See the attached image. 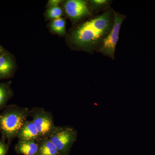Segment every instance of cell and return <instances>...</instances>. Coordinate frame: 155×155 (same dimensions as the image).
Segmentation results:
<instances>
[{"label":"cell","mask_w":155,"mask_h":155,"mask_svg":"<svg viewBox=\"0 0 155 155\" xmlns=\"http://www.w3.org/2000/svg\"><path fill=\"white\" fill-rule=\"evenodd\" d=\"M8 145H9V144L6 143L5 139L3 137H2V138L0 140V152L3 149H4Z\"/></svg>","instance_id":"obj_14"},{"label":"cell","mask_w":155,"mask_h":155,"mask_svg":"<svg viewBox=\"0 0 155 155\" xmlns=\"http://www.w3.org/2000/svg\"><path fill=\"white\" fill-rule=\"evenodd\" d=\"M66 14L70 18L78 19L89 13L87 3L81 0H69L64 5Z\"/></svg>","instance_id":"obj_6"},{"label":"cell","mask_w":155,"mask_h":155,"mask_svg":"<svg viewBox=\"0 0 155 155\" xmlns=\"http://www.w3.org/2000/svg\"><path fill=\"white\" fill-rule=\"evenodd\" d=\"M10 85L9 82L0 83V110L7 107V103L13 96Z\"/></svg>","instance_id":"obj_11"},{"label":"cell","mask_w":155,"mask_h":155,"mask_svg":"<svg viewBox=\"0 0 155 155\" xmlns=\"http://www.w3.org/2000/svg\"><path fill=\"white\" fill-rule=\"evenodd\" d=\"M62 1L61 0H50L48 2V5L51 8L54 7H58Z\"/></svg>","instance_id":"obj_15"},{"label":"cell","mask_w":155,"mask_h":155,"mask_svg":"<svg viewBox=\"0 0 155 155\" xmlns=\"http://www.w3.org/2000/svg\"><path fill=\"white\" fill-rule=\"evenodd\" d=\"M123 20V18L120 15H116L115 16L113 28L108 36L105 38L102 47L100 50L101 52L111 58L114 57L115 48L119 38V31Z\"/></svg>","instance_id":"obj_5"},{"label":"cell","mask_w":155,"mask_h":155,"mask_svg":"<svg viewBox=\"0 0 155 155\" xmlns=\"http://www.w3.org/2000/svg\"><path fill=\"white\" fill-rule=\"evenodd\" d=\"M9 145L6 147L4 149H3L2 151L0 152V155H6L8 151Z\"/></svg>","instance_id":"obj_17"},{"label":"cell","mask_w":155,"mask_h":155,"mask_svg":"<svg viewBox=\"0 0 155 155\" xmlns=\"http://www.w3.org/2000/svg\"><path fill=\"white\" fill-rule=\"evenodd\" d=\"M28 108L16 105L6 107L0 114V133L10 144L17 137L22 125L29 116Z\"/></svg>","instance_id":"obj_2"},{"label":"cell","mask_w":155,"mask_h":155,"mask_svg":"<svg viewBox=\"0 0 155 155\" xmlns=\"http://www.w3.org/2000/svg\"><path fill=\"white\" fill-rule=\"evenodd\" d=\"M107 2L106 0H93L91 1V3L96 6H101L105 5Z\"/></svg>","instance_id":"obj_16"},{"label":"cell","mask_w":155,"mask_h":155,"mask_svg":"<svg viewBox=\"0 0 155 155\" xmlns=\"http://www.w3.org/2000/svg\"><path fill=\"white\" fill-rule=\"evenodd\" d=\"M77 131L69 126H56L48 138L61 155H68L77 138Z\"/></svg>","instance_id":"obj_3"},{"label":"cell","mask_w":155,"mask_h":155,"mask_svg":"<svg viewBox=\"0 0 155 155\" xmlns=\"http://www.w3.org/2000/svg\"><path fill=\"white\" fill-rule=\"evenodd\" d=\"M63 14L62 9L59 6L52 7L47 11V16L49 19H55L61 18Z\"/></svg>","instance_id":"obj_13"},{"label":"cell","mask_w":155,"mask_h":155,"mask_svg":"<svg viewBox=\"0 0 155 155\" xmlns=\"http://www.w3.org/2000/svg\"><path fill=\"white\" fill-rule=\"evenodd\" d=\"M29 116L32 117L34 124L41 139L48 138L56 126L52 114L41 108L29 110Z\"/></svg>","instance_id":"obj_4"},{"label":"cell","mask_w":155,"mask_h":155,"mask_svg":"<svg viewBox=\"0 0 155 155\" xmlns=\"http://www.w3.org/2000/svg\"><path fill=\"white\" fill-rule=\"evenodd\" d=\"M51 29L55 33L64 35L66 32V22L64 18L54 19L51 25Z\"/></svg>","instance_id":"obj_12"},{"label":"cell","mask_w":155,"mask_h":155,"mask_svg":"<svg viewBox=\"0 0 155 155\" xmlns=\"http://www.w3.org/2000/svg\"><path fill=\"white\" fill-rule=\"evenodd\" d=\"M19 140H34L39 142L41 139L32 121L26 120L17 134Z\"/></svg>","instance_id":"obj_7"},{"label":"cell","mask_w":155,"mask_h":155,"mask_svg":"<svg viewBox=\"0 0 155 155\" xmlns=\"http://www.w3.org/2000/svg\"><path fill=\"white\" fill-rule=\"evenodd\" d=\"M110 25V14L106 12L79 26L73 32V41L79 46L94 45L105 35Z\"/></svg>","instance_id":"obj_1"},{"label":"cell","mask_w":155,"mask_h":155,"mask_svg":"<svg viewBox=\"0 0 155 155\" xmlns=\"http://www.w3.org/2000/svg\"><path fill=\"white\" fill-rule=\"evenodd\" d=\"M5 52V51L3 49V48L2 46L0 45V57H1L4 53Z\"/></svg>","instance_id":"obj_18"},{"label":"cell","mask_w":155,"mask_h":155,"mask_svg":"<svg viewBox=\"0 0 155 155\" xmlns=\"http://www.w3.org/2000/svg\"><path fill=\"white\" fill-rule=\"evenodd\" d=\"M15 150L18 154L38 155V142L35 140H19L15 146Z\"/></svg>","instance_id":"obj_8"},{"label":"cell","mask_w":155,"mask_h":155,"mask_svg":"<svg viewBox=\"0 0 155 155\" xmlns=\"http://www.w3.org/2000/svg\"><path fill=\"white\" fill-rule=\"evenodd\" d=\"M15 64L12 57L5 52L0 57V79L8 78L14 72Z\"/></svg>","instance_id":"obj_9"},{"label":"cell","mask_w":155,"mask_h":155,"mask_svg":"<svg viewBox=\"0 0 155 155\" xmlns=\"http://www.w3.org/2000/svg\"><path fill=\"white\" fill-rule=\"evenodd\" d=\"M38 143V155H61L55 146L48 137L41 139Z\"/></svg>","instance_id":"obj_10"}]
</instances>
